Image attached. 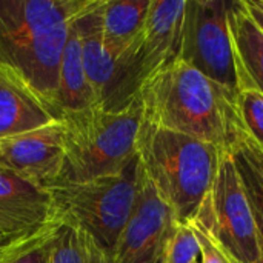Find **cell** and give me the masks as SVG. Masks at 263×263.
<instances>
[{"label": "cell", "mask_w": 263, "mask_h": 263, "mask_svg": "<svg viewBox=\"0 0 263 263\" xmlns=\"http://www.w3.org/2000/svg\"><path fill=\"white\" fill-rule=\"evenodd\" d=\"M139 99L145 122L220 149L243 133L236 97L180 59L145 79Z\"/></svg>", "instance_id": "1"}, {"label": "cell", "mask_w": 263, "mask_h": 263, "mask_svg": "<svg viewBox=\"0 0 263 263\" xmlns=\"http://www.w3.org/2000/svg\"><path fill=\"white\" fill-rule=\"evenodd\" d=\"M89 2L0 0V60L20 71L55 114L59 68L69 26Z\"/></svg>", "instance_id": "2"}, {"label": "cell", "mask_w": 263, "mask_h": 263, "mask_svg": "<svg viewBox=\"0 0 263 263\" xmlns=\"http://www.w3.org/2000/svg\"><path fill=\"white\" fill-rule=\"evenodd\" d=\"M222 151L216 145L142 120L137 156L145 177L179 223L193 222L210 194Z\"/></svg>", "instance_id": "3"}, {"label": "cell", "mask_w": 263, "mask_h": 263, "mask_svg": "<svg viewBox=\"0 0 263 263\" xmlns=\"http://www.w3.org/2000/svg\"><path fill=\"white\" fill-rule=\"evenodd\" d=\"M65 162L57 186L120 174L137 156V137L143 120L139 96L120 109L92 105L65 112Z\"/></svg>", "instance_id": "4"}, {"label": "cell", "mask_w": 263, "mask_h": 263, "mask_svg": "<svg viewBox=\"0 0 263 263\" xmlns=\"http://www.w3.org/2000/svg\"><path fill=\"white\" fill-rule=\"evenodd\" d=\"M142 180L143 170L136 156L117 176L60 185L49 193L55 214L91 234L109 257L133 214Z\"/></svg>", "instance_id": "5"}, {"label": "cell", "mask_w": 263, "mask_h": 263, "mask_svg": "<svg viewBox=\"0 0 263 263\" xmlns=\"http://www.w3.org/2000/svg\"><path fill=\"white\" fill-rule=\"evenodd\" d=\"M231 263H262L251 202L230 149L222 151L219 170L197 217Z\"/></svg>", "instance_id": "6"}, {"label": "cell", "mask_w": 263, "mask_h": 263, "mask_svg": "<svg viewBox=\"0 0 263 263\" xmlns=\"http://www.w3.org/2000/svg\"><path fill=\"white\" fill-rule=\"evenodd\" d=\"M227 0H188L180 60L236 97L243 77L234 51Z\"/></svg>", "instance_id": "7"}, {"label": "cell", "mask_w": 263, "mask_h": 263, "mask_svg": "<svg viewBox=\"0 0 263 263\" xmlns=\"http://www.w3.org/2000/svg\"><path fill=\"white\" fill-rule=\"evenodd\" d=\"M100 8L102 0H91L76 18L82 40L83 66L96 103L106 109H120L139 96L137 57L119 59L105 48Z\"/></svg>", "instance_id": "8"}, {"label": "cell", "mask_w": 263, "mask_h": 263, "mask_svg": "<svg viewBox=\"0 0 263 263\" xmlns=\"http://www.w3.org/2000/svg\"><path fill=\"white\" fill-rule=\"evenodd\" d=\"M177 225L173 210L143 173L136 206L109 253V263H166Z\"/></svg>", "instance_id": "9"}, {"label": "cell", "mask_w": 263, "mask_h": 263, "mask_svg": "<svg viewBox=\"0 0 263 263\" xmlns=\"http://www.w3.org/2000/svg\"><path fill=\"white\" fill-rule=\"evenodd\" d=\"M63 162L62 119L32 131L0 139V166L42 190L49 191L59 185Z\"/></svg>", "instance_id": "10"}, {"label": "cell", "mask_w": 263, "mask_h": 263, "mask_svg": "<svg viewBox=\"0 0 263 263\" xmlns=\"http://www.w3.org/2000/svg\"><path fill=\"white\" fill-rule=\"evenodd\" d=\"M186 2L151 0L137 52L140 85L156 71L180 59Z\"/></svg>", "instance_id": "11"}, {"label": "cell", "mask_w": 263, "mask_h": 263, "mask_svg": "<svg viewBox=\"0 0 263 263\" xmlns=\"http://www.w3.org/2000/svg\"><path fill=\"white\" fill-rule=\"evenodd\" d=\"M55 216L51 193L0 166V234L14 240Z\"/></svg>", "instance_id": "12"}, {"label": "cell", "mask_w": 263, "mask_h": 263, "mask_svg": "<svg viewBox=\"0 0 263 263\" xmlns=\"http://www.w3.org/2000/svg\"><path fill=\"white\" fill-rule=\"evenodd\" d=\"M55 119L60 117L25 76L0 60V139L32 131Z\"/></svg>", "instance_id": "13"}, {"label": "cell", "mask_w": 263, "mask_h": 263, "mask_svg": "<svg viewBox=\"0 0 263 263\" xmlns=\"http://www.w3.org/2000/svg\"><path fill=\"white\" fill-rule=\"evenodd\" d=\"M151 0H102V40L119 59L137 57Z\"/></svg>", "instance_id": "14"}, {"label": "cell", "mask_w": 263, "mask_h": 263, "mask_svg": "<svg viewBox=\"0 0 263 263\" xmlns=\"http://www.w3.org/2000/svg\"><path fill=\"white\" fill-rule=\"evenodd\" d=\"M92 105H96V97L86 79L82 57L80 32L74 18L69 26L68 39L60 59L59 85L54 106L59 117H62L65 112L85 109Z\"/></svg>", "instance_id": "15"}, {"label": "cell", "mask_w": 263, "mask_h": 263, "mask_svg": "<svg viewBox=\"0 0 263 263\" xmlns=\"http://www.w3.org/2000/svg\"><path fill=\"white\" fill-rule=\"evenodd\" d=\"M228 22L243 77V88L253 86L263 94V32L253 20L243 0L230 3Z\"/></svg>", "instance_id": "16"}, {"label": "cell", "mask_w": 263, "mask_h": 263, "mask_svg": "<svg viewBox=\"0 0 263 263\" xmlns=\"http://www.w3.org/2000/svg\"><path fill=\"white\" fill-rule=\"evenodd\" d=\"M48 263H109V257L91 234L62 219L51 240Z\"/></svg>", "instance_id": "17"}, {"label": "cell", "mask_w": 263, "mask_h": 263, "mask_svg": "<svg viewBox=\"0 0 263 263\" xmlns=\"http://www.w3.org/2000/svg\"><path fill=\"white\" fill-rule=\"evenodd\" d=\"M60 220L55 214L43 227L8 242L0 263H48L51 240Z\"/></svg>", "instance_id": "18"}, {"label": "cell", "mask_w": 263, "mask_h": 263, "mask_svg": "<svg viewBox=\"0 0 263 263\" xmlns=\"http://www.w3.org/2000/svg\"><path fill=\"white\" fill-rule=\"evenodd\" d=\"M231 154L248 197L263 206V151L243 131L233 145Z\"/></svg>", "instance_id": "19"}, {"label": "cell", "mask_w": 263, "mask_h": 263, "mask_svg": "<svg viewBox=\"0 0 263 263\" xmlns=\"http://www.w3.org/2000/svg\"><path fill=\"white\" fill-rule=\"evenodd\" d=\"M237 114L243 131L263 151V94L253 86L243 88L237 96Z\"/></svg>", "instance_id": "20"}, {"label": "cell", "mask_w": 263, "mask_h": 263, "mask_svg": "<svg viewBox=\"0 0 263 263\" xmlns=\"http://www.w3.org/2000/svg\"><path fill=\"white\" fill-rule=\"evenodd\" d=\"M200 260V248L190 223H179L168 247L166 263H196Z\"/></svg>", "instance_id": "21"}, {"label": "cell", "mask_w": 263, "mask_h": 263, "mask_svg": "<svg viewBox=\"0 0 263 263\" xmlns=\"http://www.w3.org/2000/svg\"><path fill=\"white\" fill-rule=\"evenodd\" d=\"M190 227L193 228L196 239L199 242L200 248V263H231L228 256L223 253V250L217 245V242L208 234V231L196 220L190 222Z\"/></svg>", "instance_id": "22"}, {"label": "cell", "mask_w": 263, "mask_h": 263, "mask_svg": "<svg viewBox=\"0 0 263 263\" xmlns=\"http://www.w3.org/2000/svg\"><path fill=\"white\" fill-rule=\"evenodd\" d=\"M243 2H245V6H247V9L250 11V14L253 17V20L256 22V25L260 28V31L263 32V9L256 5L254 0H243Z\"/></svg>", "instance_id": "23"}, {"label": "cell", "mask_w": 263, "mask_h": 263, "mask_svg": "<svg viewBox=\"0 0 263 263\" xmlns=\"http://www.w3.org/2000/svg\"><path fill=\"white\" fill-rule=\"evenodd\" d=\"M8 242H9V240H8V239H5V237H3V236L0 234V248H2V247H5V245H6Z\"/></svg>", "instance_id": "24"}, {"label": "cell", "mask_w": 263, "mask_h": 263, "mask_svg": "<svg viewBox=\"0 0 263 263\" xmlns=\"http://www.w3.org/2000/svg\"><path fill=\"white\" fill-rule=\"evenodd\" d=\"M256 2V5L259 6V8H262L263 9V0H254Z\"/></svg>", "instance_id": "25"}, {"label": "cell", "mask_w": 263, "mask_h": 263, "mask_svg": "<svg viewBox=\"0 0 263 263\" xmlns=\"http://www.w3.org/2000/svg\"><path fill=\"white\" fill-rule=\"evenodd\" d=\"M9 242H11V240H9ZM6 245H8V243H6ZM6 245H5V247H6ZM5 247H2V248H0V262H2V256H3V250H5Z\"/></svg>", "instance_id": "26"}, {"label": "cell", "mask_w": 263, "mask_h": 263, "mask_svg": "<svg viewBox=\"0 0 263 263\" xmlns=\"http://www.w3.org/2000/svg\"><path fill=\"white\" fill-rule=\"evenodd\" d=\"M196 263H200V260H199V262H196Z\"/></svg>", "instance_id": "27"}]
</instances>
